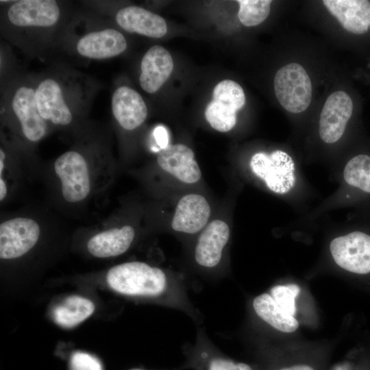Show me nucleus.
<instances>
[{
    "instance_id": "1",
    "label": "nucleus",
    "mask_w": 370,
    "mask_h": 370,
    "mask_svg": "<svg viewBox=\"0 0 370 370\" xmlns=\"http://www.w3.org/2000/svg\"><path fill=\"white\" fill-rule=\"evenodd\" d=\"M106 280L110 287L119 293L157 299L168 307L185 312L195 320L199 319L188 298L184 284L159 267L140 261L127 262L111 267Z\"/></svg>"
},
{
    "instance_id": "2",
    "label": "nucleus",
    "mask_w": 370,
    "mask_h": 370,
    "mask_svg": "<svg viewBox=\"0 0 370 370\" xmlns=\"http://www.w3.org/2000/svg\"><path fill=\"white\" fill-rule=\"evenodd\" d=\"M53 170L63 199L77 204L90 196L94 189L95 169L82 153L68 151L55 161Z\"/></svg>"
},
{
    "instance_id": "3",
    "label": "nucleus",
    "mask_w": 370,
    "mask_h": 370,
    "mask_svg": "<svg viewBox=\"0 0 370 370\" xmlns=\"http://www.w3.org/2000/svg\"><path fill=\"white\" fill-rule=\"evenodd\" d=\"M273 86L276 98L288 112L300 113L309 106L312 99V84L302 66L290 63L275 73Z\"/></svg>"
},
{
    "instance_id": "4",
    "label": "nucleus",
    "mask_w": 370,
    "mask_h": 370,
    "mask_svg": "<svg viewBox=\"0 0 370 370\" xmlns=\"http://www.w3.org/2000/svg\"><path fill=\"white\" fill-rule=\"evenodd\" d=\"M245 103L242 87L236 82L225 79L219 82L212 92V100L205 110V117L214 130L226 132L236 123V112Z\"/></svg>"
},
{
    "instance_id": "5",
    "label": "nucleus",
    "mask_w": 370,
    "mask_h": 370,
    "mask_svg": "<svg viewBox=\"0 0 370 370\" xmlns=\"http://www.w3.org/2000/svg\"><path fill=\"white\" fill-rule=\"evenodd\" d=\"M250 166L253 173L275 193H287L295 186V162L284 151L256 153L251 158Z\"/></svg>"
},
{
    "instance_id": "6",
    "label": "nucleus",
    "mask_w": 370,
    "mask_h": 370,
    "mask_svg": "<svg viewBox=\"0 0 370 370\" xmlns=\"http://www.w3.org/2000/svg\"><path fill=\"white\" fill-rule=\"evenodd\" d=\"M330 251L335 263L352 273H370V235L354 231L337 236L330 243Z\"/></svg>"
},
{
    "instance_id": "7",
    "label": "nucleus",
    "mask_w": 370,
    "mask_h": 370,
    "mask_svg": "<svg viewBox=\"0 0 370 370\" xmlns=\"http://www.w3.org/2000/svg\"><path fill=\"white\" fill-rule=\"evenodd\" d=\"M41 227L35 219L17 217L0 224V258L11 260L19 258L37 243Z\"/></svg>"
},
{
    "instance_id": "8",
    "label": "nucleus",
    "mask_w": 370,
    "mask_h": 370,
    "mask_svg": "<svg viewBox=\"0 0 370 370\" xmlns=\"http://www.w3.org/2000/svg\"><path fill=\"white\" fill-rule=\"evenodd\" d=\"M185 367L195 370H258L252 365L231 359L219 352L202 330L197 331L196 342L185 351Z\"/></svg>"
},
{
    "instance_id": "9",
    "label": "nucleus",
    "mask_w": 370,
    "mask_h": 370,
    "mask_svg": "<svg viewBox=\"0 0 370 370\" xmlns=\"http://www.w3.org/2000/svg\"><path fill=\"white\" fill-rule=\"evenodd\" d=\"M353 111L350 96L344 91L334 92L327 98L319 119V136L326 143H334L343 136Z\"/></svg>"
},
{
    "instance_id": "10",
    "label": "nucleus",
    "mask_w": 370,
    "mask_h": 370,
    "mask_svg": "<svg viewBox=\"0 0 370 370\" xmlns=\"http://www.w3.org/2000/svg\"><path fill=\"white\" fill-rule=\"evenodd\" d=\"M10 21L19 27H50L60 17V9L53 0H22L8 11Z\"/></svg>"
},
{
    "instance_id": "11",
    "label": "nucleus",
    "mask_w": 370,
    "mask_h": 370,
    "mask_svg": "<svg viewBox=\"0 0 370 370\" xmlns=\"http://www.w3.org/2000/svg\"><path fill=\"white\" fill-rule=\"evenodd\" d=\"M12 107L18 119L23 136L29 141L40 140L47 132L46 121L40 114L35 98V91L22 86L15 92Z\"/></svg>"
},
{
    "instance_id": "12",
    "label": "nucleus",
    "mask_w": 370,
    "mask_h": 370,
    "mask_svg": "<svg viewBox=\"0 0 370 370\" xmlns=\"http://www.w3.org/2000/svg\"><path fill=\"white\" fill-rule=\"evenodd\" d=\"M230 238V228L219 219L211 221L199 235L195 248V260L200 267L212 269L221 260Z\"/></svg>"
},
{
    "instance_id": "13",
    "label": "nucleus",
    "mask_w": 370,
    "mask_h": 370,
    "mask_svg": "<svg viewBox=\"0 0 370 370\" xmlns=\"http://www.w3.org/2000/svg\"><path fill=\"white\" fill-rule=\"evenodd\" d=\"M157 162L162 169L183 182L193 184L201 178L194 152L185 145H169L158 153Z\"/></svg>"
},
{
    "instance_id": "14",
    "label": "nucleus",
    "mask_w": 370,
    "mask_h": 370,
    "mask_svg": "<svg viewBox=\"0 0 370 370\" xmlns=\"http://www.w3.org/2000/svg\"><path fill=\"white\" fill-rule=\"evenodd\" d=\"M173 69L172 57L165 48L160 45L150 47L140 63L141 88L148 93L156 92L168 79Z\"/></svg>"
},
{
    "instance_id": "15",
    "label": "nucleus",
    "mask_w": 370,
    "mask_h": 370,
    "mask_svg": "<svg viewBox=\"0 0 370 370\" xmlns=\"http://www.w3.org/2000/svg\"><path fill=\"white\" fill-rule=\"evenodd\" d=\"M210 215L207 200L200 195L189 194L177 203L171 227L176 232L195 234L206 225Z\"/></svg>"
},
{
    "instance_id": "16",
    "label": "nucleus",
    "mask_w": 370,
    "mask_h": 370,
    "mask_svg": "<svg viewBox=\"0 0 370 370\" xmlns=\"http://www.w3.org/2000/svg\"><path fill=\"white\" fill-rule=\"evenodd\" d=\"M112 114L119 125L126 130H133L145 121L146 104L141 95L127 86H120L112 97Z\"/></svg>"
},
{
    "instance_id": "17",
    "label": "nucleus",
    "mask_w": 370,
    "mask_h": 370,
    "mask_svg": "<svg viewBox=\"0 0 370 370\" xmlns=\"http://www.w3.org/2000/svg\"><path fill=\"white\" fill-rule=\"evenodd\" d=\"M36 103L43 119L53 124L66 125L72 121V114L66 106L62 90L54 79L42 81L35 90Z\"/></svg>"
},
{
    "instance_id": "18",
    "label": "nucleus",
    "mask_w": 370,
    "mask_h": 370,
    "mask_svg": "<svg viewBox=\"0 0 370 370\" xmlns=\"http://www.w3.org/2000/svg\"><path fill=\"white\" fill-rule=\"evenodd\" d=\"M126 48L125 37L114 29L90 32L81 38L77 44L80 55L96 60L116 56Z\"/></svg>"
},
{
    "instance_id": "19",
    "label": "nucleus",
    "mask_w": 370,
    "mask_h": 370,
    "mask_svg": "<svg viewBox=\"0 0 370 370\" xmlns=\"http://www.w3.org/2000/svg\"><path fill=\"white\" fill-rule=\"evenodd\" d=\"M323 5L344 29L362 34L370 26V1L367 0H324Z\"/></svg>"
},
{
    "instance_id": "20",
    "label": "nucleus",
    "mask_w": 370,
    "mask_h": 370,
    "mask_svg": "<svg viewBox=\"0 0 370 370\" xmlns=\"http://www.w3.org/2000/svg\"><path fill=\"white\" fill-rule=\"evenodd\" d=\"M118 25L125 31L151 38H161L167 31L165 20L157 14L138 6L121 9L116 15Z\"/></svg>"
},
{
    "instance_id": "21",
    "label": "nucleus",
    "mask_w": 370,
    "mask_h": 370,
    "mask_svg": "<svg viewBox=\"0 0 370 370\" xmlns=\"http://www.w3.org/2000/svg\"><path fill=\"white\" fill-rule=\"evenodd\" d=\"M135 231L130 225L113 227L93 235L87 243V249L95 257L106 258L125 253L131 246Z\"/></svg>"
},
{
    "instance_id": "22",
    "label": "nucleus",
    "mask_w": 370,
    "mask_h": 370,
    "mask_svg": "<svg viewBox=\"0 0 370 370\" xmlns=\"http://www.w3.org/2000/svg\"><path fill=\"white\" fill-rule=\"evenodd\" d=\"M255 314L273 328L284 333H292L299 328L297 319L285 312L267 293L256 296L252 300Z\"/></svg>"
},
{
    "instance_id": "23",
    "label": "nucleus",
    "mask_w": 370,
    "mask_h": 370,
    "mask_svg": "<svg viewBox=\"0 0 370 370\" xmlns=\"http://www.w3.org/2000/svg\"><path fill=\"white\" fill-rule=\"evenodd\" d=\"M95 310L90 299L77 295L65 298L52 312L54 322L64 328L75 327L89 317Z\"/></svg>"
},
{
    "instance_id": "24",
    "label": "nucleus",
    "mask_w": 370,
    "mask_h": 370,
    "mask_svg": "<svg viewBox=\"0 0 370 370\" xmlns=\"http://www.w3.org/2000/svg\"><path fill=\"white\" fill-rule=\"evenodd\" d=\"M343 177L349 186L370 193V156L360 154L349 160L344 168Z\"/></svg>"
},
{
    "instance_id": "25",
    "label": "nucleus",
    "mask_w": 370,
    "mask_h": 370,
    "mask_svg": "<svg viewBox=\"0 0 370 370\" xmlns=\"http://www.w3.org/2000/svg\"><path fill=\"white\" fill-rule=\"evenodd\" d=\"M238 18L247 27L256 26L262 23L269 16L271 1L238 0Z\"/></svg>"
},
{
    "instance_id": "26",
    "label": "nucleus",
    "mask_w": 370,
    "mask_h": 370,
    "mask_svg": "<svg viewBox=\"0 0 370 370\" xmlns=\"http://www.w3.org/2000/svg\"><path fill=\"white\" fill-rule=\"evenodd\" d=\"M299 292V287L292 284L274 286L269 294L281 308L295 317L296 312L295 298Z\"/></svg>"
},
{
    "instance_id": "27",
    "label": "nucleus",
    "mask_w": 370,
    "mask_h": 370,
    "mask_svg": "<svg viewBox=\"0 0 370 370\" xmlns=\"http://www.w3.org/2000/svg\"><path fill=\"white\" fill-rule=\"evenodd\" d=\"M70 370H103L100 360L83 352H75L71 356Z\"/></svg>"
},
{
    "instance_id": "28",
    "label": "nucleus",
    "mask_w": 370,
    "mask_h": 370,
    "mask_svg": "<svg viewBox=\"0 0 370 370\" xmlns=\"http://www.w3.org/2000/svg\"><path fill=\"white\" fill-rule=\"evenodd\" d=\"M153 136L158 146L162 149L169 145V134L163 126H158L153 131Z\"/></svg>"
},
{
    "instance_id": "29",
    "label": "nucleus",
    "mask_w": 370,
    "mask_h": 370,
    "mask_svg": "<svg viewBox=\"0 0 370 370\" xmlns=\"http://www.w3.org/2000/svg\"><path fill=\"white\" fill-rule=\"evenodd\" d=\"M354 368L351 361L345 360L334 365L329 370H354Z\"/></svg>"
},
{
    "instance_id": "30",
    "label": "nucleus",
    "mask_w": 370,
    "mask_h": 370,
    "mask_svg": "<svg viewBox=\"0 0 370 370\" xmlns=\"http://www.w3.org/2000/svg\"><path fill=\"white\" fill-rule=\"evenodd\" d=\"M131 370H142V369H131Z\"/></svg>"
}]
</instances>
